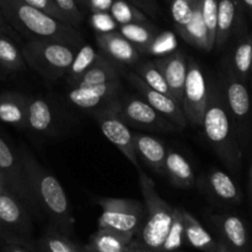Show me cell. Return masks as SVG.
Here are the masks:
<instances>
[{
  "label": "cell",
  "mask_w": 252,
  "mask_h": 252,
  "mask_svg": "<svg viewBox=\"0 0 252 252\" xmlns=\"http://www.w3.org/2000/svg\"><path fill=\"white\" fill-rule=\"evenodd\" d=\"M30 189L42 213L48 217L51 225L71 236L74 217L68 196L56 176L49 174L26 147L19 148Z\"/></svg>",
  "instance_id": "obj_1"
},
{
  "label": "cell",
  "mask_w": 252,
  "mask_h": 252,
  "mask_svg": "<svg viewBox=\"0 0 252 252\" xmlns=\"http://www.w3.org/2000/svg\"><path fill=\"white\" fill-rule=\"evenodd\" d=\"M0 9L12 29L29 39H47L80 47L83 36L74 26L32 6L25 0H0Z\"/></svg>",
  "instance_id": "obj_2"
},
{
  "label": "cell",
  "mask_w": 252,
  "mask_h": 252,
  "mask_svg": "<svg viewBox=\"0 0 252 252\" xmlns=\"http://www.w3.org/2000/svg\"><path fill=\"white\" fill-rule=\"evenodd\" d=\"M203 133L212 149L231 171L241 165V148L231 127V116L226 106L223 88L211 81V93L202 123Z\"/></svg>",
  "instance_id": "obj_3"
},
{
  "label": "cell",
  "mask_w": 252,
  "mask_h": 252,
  "mask_svg": "<svg viewBox=\"0 0 252 252\" xmlns=\"http://www.w3.org/2000/svg\"><path fill=\"white\" fill-rule=\"evenodd\" d=\"M139 174V186L144 202L145 218L139 234L134 238L138 244L152 252H161L174 219L175 207L162 199L154 181L143 171Z\"/></svg>",
  "instance_id": "obj_4"
},
{
  "label": "cell",
  "mask_w": 252,
  "mask_h": 252,
  "mask_svg": "<svg viewBox=\"0 0 252 252\" xmlns=\"http://www.w3.org/2000/svg\"><path fill=\"white\" fill-rule=\"evenodd\" d=\"M79 49L61 42L32 38L22 47L27 65L49 80L66 75Z\"/></svg>",
  "instance_id": "obj_5"
},
{
  "label": "cell",
  "mask_w": 252,
  "mask_h": 252,
  "mask_svg": "<svg viewBox=\"0 0 252 252\" xmlns=\"http://www.w3.org/2000/svg\"><path fill=\"white\" fill-rule=\"evenodd\" d=\"M96 202L102 209L97 220L98 228L132 234L134 238L139 234L145 218L144 202L111 197H101Z\"/></svg>",
  "instance_id": "obj_6"
},
{
  "label": "cell",
  "mask_w": 252,
  "mask_h": 252,
  "mask_svg": "<svg viewBox=\"0 0 252 252\" xmlns=\"http://www.w3.org/2000/svg\"><path fill=\"white\" fill-rule=\"evenodd\" d=\"M118 101H110L106 105L94 111V117L100 126L101 132L106 138L127 158L128 161L138 170L142 171L138 161V155L134 147V135L130 132L129 126L118 115Z\"/></svg>",
  "instance_id": "obj_7"
},
{
  "label": "cell",
  "mask_w": 252,
  "mask_h": 252,
  "mask_svg": "<svg viewBox=\"0 0 252 252\" xmlns=\"http://www.w3.org/2000/svg\"><path fill=\"white\" fill-rule=\"evenodd\" d=\"M211 93V83L203 69L194 59H189V73L184 90L182 110L187 123L194 127H202Z\"/></svg>",
  "instance_id": "obj_8"
},
{
  "label": "cell",
  "mask_w": 252,
  "mask_h": 252,
  "mask_svg": "<svg viewBox=\"0 0 252 252\" xmlns=\"http://www.w3.org/2000/svg\"><path fill=\"white\" fill-rule=\"evenodd\" d=\"M0 171L6 179L11 191L29 208L31 216L39 218L42 212L37 206L30 189L19 149L15 150L11 145L7 144L6 140L1 135H0Z\"/></svg>",
  "instance_id": "obj_9"
},
{
  "label": "cell",
  "mask_w": 252,
  "mask_h": 252,
  "mask_svg": "<svg viewBox=\"0 0 252 252\" xmlns=\"http://www.w3.org/2000/svg\"><path fill=\"white\" fill-rule=\"evenodd\" d=\"M118 115L132 127L154 132H177L181 130L167 118L160 115L143 98L137 96L126 95L118 101Z\"/></svg>",
  "instance_id": "obj_10"
},
{
  "label": "cell",
  "mask_w": 252,
  "mask_h": 252,
  "mask_svg": "<svg viewBox=\"0 0 252 252\" xmlns=\"http://www.w3.org/2000/svg\"><path fill=\"white\" fill-rule=\"evenodd\" d=\"M31 217L29 208L11 189L0 196V231L32 240L33 225Z\"/></svg>",
  "instance_id": "obj_11"
},
{
  "label": "cell",
  "mask_w": 252,
  "mask_h": 252,
  "mask_svg": "<svg viewBox=\"0 0 252 252\" xmlns=\"http://www.w3.org/2000/svg\"><path fill=\"white\" fill-rule=\"evenodd\" d=\"M223 243L230 252H250V233L245 221L236 214H213L209 218Z\"/></svg>",
  "instance_id": "obj_12"
},
{
  "label": "cell",
  "mask_w": 252,
  "mask_h": 252,
  "mask_svg": "<svg viewBox=\"0 0 252 252\" xmlns=\"http://www.w3.org/2000/svg\"><path fill=\"white\" fill-rule=\"evenodd\" d=\"M127 78L130 85L134 89H137L138 93L142 95L143 100L147 101L154 110H157L160 115L167 118L175 126H177L181 130L186 128L187 120L184 113V110L171 96L165 95V94L159 93V91L148 86L140 79V76L137 75L135 73H129Z\"/></svg>",
  "instance_id": "obj_13"
},
{
  "label": "cell",
  "mask_w": 252,
  "mask_h": 252,
  "mask_svg": "<svg viewBox=\"0 0 252 252\" xmlns=\"http://www.w3.org/2000/svg\"><path fill=\"white\" fill-rule=\"evenodd\" d=\"M121 81L94 86H75L69 89L66 97L78 108L95 111L110 101L121 97Z\"/></svg>",
  "instance_id": "obj_14"
},
{
  "label": "cell",
  "mask_w": 252,
  "mask_h": 252,
  "mask_svg": "<svg viewBox=\"0 0 252 252\" xmlns=\"http://www.w3.org/2000/svg\"><path fill=\"white\" fill-rule=\"evenodd\" d=\"M169 85L174 100L182 107L184 90L189 73V58L184 52L175 51L170 54L159 57L154 61Z\"/></svg>",
  "instance_id": "obj_15"
},
{
  "label": "cell",
  "mask_w": 252,
  "mask_h": 252,
  "mask_svg": "<svg viewBox=\"0 0 252 252\" xmlns=\"http://www.w3.org/2000/svg\"><path fill=\"white\" fill-rule=\"evenodd\" d=\"M223 93L231 118L239 123L248 121L251 112V98L246 84L228 68L223 79Z\"/></svg>",
  "instance_id": "obj_16"
},
{
  "label": "cell",
  "mask_w": 252,
  "mask_h": 252,
  "mask_svg": "<svg viewBox=\"0 0 252 252\" xmlns=\"http://www.w3.org/2000/svg\"><path fill=\"white\" fill-rule=\"evenodd\" d=\"M96 43L98 48L115 63L120 64H135L140 58V51L130 43L120 31L110 32V33L96 34Z\"/></svg>",
  "instance_id": "obj_17"
},
{
  "label": "cell",
  "mask_w": 252,
  "mask_h": 252,
  "mask_svg": "<svg viewBox=\"0 0 252 252\" xmlns=\"http://www.w3.org/2000/svg\"><path fill=\"white\" fill-rule=\"evenodd\" d=\"M134 147L138 158L145 162L150 170L165 176V161L169 149L158 138L143 133H133Z\"/></svg>",
  "instance_id": "obj_18"
},
{
  "label": "cell",
  "mask_w": 252,
  "mask_h": 252,
  "mask_svg": "<svg viewBox=\"0 0 252 252\" xmlns=\"http://www.w3.org/2000/svg\"><path fill=\"white\" fill-rule=\"evenodd\" d=\"M29 96L16 91L0 94V122L14 126L19 129L27 128Z\"/></svg>",
  "instance_id": "obj_19"
},
{
  "label": "cell",
  "mask_w": 252,
  "mask_h": 252,
  "mask_svg": "<svg viewBox=\"0 0 252 252\" xmlns=\"http://www.w3.org/2000/svg\"><path fill=\"white\" fill-rule=\"evenodd\" d=\"M204 189L219 202L228 204H240L243 194L231 176L219 169H212L204 177Z\"/></svg>",
  "instance_id": "obj_20"
},
{
  "label": "cell",
  "mask_w": 252,
  "mask_h": 252,
  "mask_svg": "<svg viewBox=\"0 0 252 252\" xmlns=\"http://www.w3.org/2000/svg\"><path fill=\"white\" fill-rule=\"evenodd\" d=\"M243 6L241 0H219L216 47H223L238 29L243 19Z\"/></svg>",
  "instance_id": "obj_21"
},
{
  "label": "cell",
  "mask_w": 252,
  "mask_h": 252,
  "mask_svg": "<svg viewBox=\"0 0 252 252\" xmlns=\"http://www.w3.org/2000/svg\"><path fill=\"white\" fill-rule=\"evenodd\" d=\"M133 240L134 235L132 234L98 228L84 248L86 252H127Z\"/></svg>",
  "instance_id": "obj_22"
},
{
  "label": "cell",
  "mask_w": 252,
  "mask_h": 252,
  "mask_svg": "<svg viewBox=\"0 0 252 252\" xmlns=\"http://www.w3.org/2000/svg\"><path fill=\"white\" fill-rule=\"evenodd\" d=\"M165 176L177 189H191L194 184V172L189 160L175 150H169L165 161Z\"/></svg>",
  "instance_id": "obj_23"
},
{
  "label": "cell",
  "mask_w": 252,
  "mask_h": 252,
  "mask_svg": "<svg viewBox=\"0 0 252 252\" xmlns=\"http://www.w3.org/2000/svg\"><path fill=\"white\" fill-rule=\"evenodd\" d=\"M185 239L189 245L203 252H217L219 241L211 235L201 221L184 209Z\"/></svg>",
  "instance_id": "obj_24"
},
{
  "label": "cell",
  "mask_w": 252,
  "mask_h": 252,
  "mask_svg": "<svg viewBox=\"0 0 252 252\" xmlns=\"http://www.w3.org/2000/svg\"><path fill=\"white\" fill-rule=\"evenodd\" d=\"M53 110L43 97L29 96L27 128L37 134H48L53 128Z\"/></svg>",
  "instance_id": "obj_25"
},
{
  "label": "cell",
  "mask_w": 252,
  "mask_h": 252,
  "mask_svg": "<svg viewBox=\"0 0 252 252\" xmlns=\"http://www.w3.org/2000/svg\"><path fill=\"white\" fill-rule=\"evenodd\" d=\"M113 81H120V71H118L117 65L107 57L100 54L95 63L84 74L81 80L75 86L102 85V84L113 83Z\"/></svg>",
  "instance_id": "obj_26"
},
{
  "label": "cell",
  "mask_w": 252,
  "mask_h": 252,
  "mask_svg": "<svg viewBox=\"0 0 252 252\" xmlns=\"http://www.w3.org/2000/svg\"><path fill=\"white\" fill-rule=\"evenodd\" d=\"M36 243L39 252H85L84 245L75 243L71 236L52 225L43 231Z\"/></svg>",
  "instance_id": "obj_27"
},
{
  "label": "cell",
  "mask_w": 252,
  "mask_h": 252,
  "mask_svg": "<svg viewBox=\"0 0 252 252\" xmlns=\"http://www.w3.org/2000/svg\"><path fill=\"white\" fill-rule=\"evenodd\" d=\"M26 61L14 38L0 32V73L15 74L24 70Z\"/></svg>",
  "instance_id": "obj_28"
},
{
  "label": "cell",
  "mask_w": 252,
  "mask_h": 252,
  "mask_svg": "<svg viewBox=\"0 0 252 252\" xmlns=\"http://www.w3.org/2000/svg\"><path fill=\"white\" fill-rule=\"evenodd\" d=\"M182 39L189 43L191 46L196 47V48L203 49L206 52H211L209 48V38H208V32H207L206 25H204L203 16H202V9H201V0L197 4L196 9H194L193 16H192L189 24L177 32Z\"/></svg>",
  "instance_id": "obj_29"
},
{
  "label": "cell",
  "mask_w": 252,
  "mask_h": 252,
  "mask_svg": "<svg viewBox=\"0 0 252 252\" xmlns=\"http://www.w3.org/2000/svg\"><path fill=\"white\" fill-rule=\"evenodd\" d=\"M229 68L245 83L250 73H252V36L246 34L239 41L231 54V62Z\"/></svg>",
  "instance_id": "obj_30"
},
{
  "label": "cell",
  "mask_w": 252,
  "mask_h": 252,
  "mask_svg": "<svg viewBox=\"0 0 252 252\" xmlns=\"http://www.w3.org/2000/svg\"><path fill=\"white\" fill-rule=\"evenodd\" d=\"M121 34L126 37L130 43L134 44L140 52H149L159 34L158 31L148 24H129L122 25L118 29Z\"/></svg>",
  "instance_id": "obj_31"
},
{
  "label": "cell",
  "mask_w": 252,
  "mask_h": 252,
  "mask_svg": "<svg viewBox=\"0 0 252 252\" xmlns=\"http://www.w3.org/2000/svg\"><path fill=\"white\" fill-rule=\"evenodd\" d=\"M98 56L100 54L90 44H84L79 48L78 53H76L75 58H74L73 63H71L70 68L65 75L66 84L69 85V88H74L75 85H78L84 74L91 68V65L95 63Z\"/></svg>",
  "instance_id": "obj_32"
},
{
  "label": "cell",
  "mask_w": 252,
  "mask_h": 252,
  "mask_svg": "<svg viewBox=\"0 0 252 252\" xmlns=\"http://www.w3.org/2000/svg\"><path fill=\"white\" fill-rule=\"evenodd\" d=\"M110 14L118 26L129 24H148L147 15L127 0H113Z\"/></svg>",
  "instance_id": "obj_33"
},
{
  "label": "cell",
  "mask_w": 252,
  "mask_h": 252,
  "mask_svg": "<svg viewBox=\"0 0 252 252\" xmlns=\"http://www.w3.org/2000/svg\"><path fill=\"white\" fill-rule=\"evenodd\" d=\"M135 74L140 76L143 81L150 86L154 90L159 91V93L165 94L167 96H171L172 94L170 91L169 85H167L166 80H165L164 75L161 71L159 70L157 65H155L154 61H145L143 63L138 64L137 69H135ZM174 98V97H172Z\"/></svg>",
  "instance_id": "obj_34"
},
{
  "label": "cell",
  "mask_w": 252,
  "mask_h": 252,
  "mask_svg": "<svg viewBox=\"0 0 252 252\" xmlns=\"http://www.w3.org/2000/svg\"><path fill=\"white\" fill-rule=\"evenodd\" d=\"M185 243H186V239H185L184 208L175 207L171 228L167 234L166 241L162 246L161 252H177V250L184 246Z\"/></svg>",
  "instance_id": "obj_35"
},
{
  "label": "cell",
  "mask_w": 252,
  "mask_h": 252,
  "mask_svg": "<svg viewBox=\"0 0 252 252\" xmlns=\"http://www.w3.org/2000/svg\"><path fill=\"white\" fill-rule=\"evenodd\" d=\"M198 2L199 0H171L170 10L177 32L184 30L189 24Z\"/></svg>",
  "instance_id": "obj_36"
},
{
  "label": "cell",
  "mask_w": 252,
  "mask_h": 252,
  "mask_svg": "<svg viewBox=\"0 0 252 252\" xmlns=\"http://www.w3.org/2000/svg\"><path fill=\"white\" fill-rule=\"evenodd\" d=\"M218 6L219 0H201L202 16L209 38V48L211 51L216 48L217 29H218Z\"/></svg>",
  "instance_id": "obj_37"
},
{
  "label": "cell",
  "mask_w": 252,
  "mask_h": 252,
  "mask_svg": "<svg viewBox=\"0 0 252 252\" xmlns=\"http://www.w3.org/2000/svg\"><path fill=\"white\" fill-rule=\"evenodd\" d=\"M0 252H39L33 240L19 238L7 231H0Z\"/></svg>",
  "instance_id": "obj_38"
},
{
  "label": "cell",
  "mask_w": 252,
  "mask_h": 252,
  "mask_svg": "<svg viewBox=\"0 0 252 252\" xmlns=\"http://www.w3.org/2000/svg\"><path fill=\"white\" fill-rule=\"evenodd\" d=\"M53 1L59 7V10L63 12L64 16L68 19V22L71 26L76 29L83 22L84 14L76 0H53Z\"/></svg>",
  "instance_id": "obj_39"
},
{
  "label": "cell",
  "mask_w": 252,
  "mask_h": 252,
  "mask_svg": "<svg viewBox=\"0 0 252 252\" xmlns=\"http://www.w3.org/2000/svg\"><path fill=\"white\" fill-rule=\"evenodd\" d=\"M90 24L97 33H110L118 31L120 26L110 12H95L91 15Z\"/></svg>",
  "instance_id": "obj_40"
},
{
  "label": "cell",
  "mask_w": 252,
  "mask_h": 252,
  "mask_svg": "<svg viewBox=\"0 0 252 252\" xmlns=\"http://www.w3.org/2000/svg\"><path fill=\"white\" fill-rule=\"evenodd\" d=\"M25 1L29 2L30 5H32V6L37 7V9L42 10L43 12L48 14L49 16L54 17V19L64 22V24L70 25L68 22V19L64 16L63 12H62L61 10H59V7L54 4L53 0H25Z\"/></svg>",
  "instance_id": "obj_41"
},
{
  "label": "cell",
  "mask_w": 252,
  "mask_h": 252,
  "mask_svg": "<svg viewBox=\"0 0 252 252\" xmlns=\"http://www.w3.org/2000/svg\"><path fill=\"white\" fill-rule=\"evenodd\" d=\"M132 5L150 16H157L158 5L155 0H127Z\"/></svg>",
  "instance_id": "obj_42"
},
{
  "label": "cell",
  "mask_w": 252,
  "mask_h": 252,
  "mask_svg": "<svg viewBox=\"0 0 252 252\" xmlns=\"http://www.w3.org/2000/svg\"><path fill=\"white\" fill-rule=\"evenodd\" d=\"M113 0H89V10L95 12H110Z\"/></svg>",
  "instance_id": "obj_43"
},
{
  "label": "cell",
  "mask_w": 252,
  "mask_h": 252,
  "mask_svg": "<svg viewBox=\"0 0 252 252\" xmlns=\"http://www.w3.org/2000/svg\"><path fill=\"white\" fill-rule=\"evenodd\" d=\"M0 32L7 34V36H10L11 38H14V39H17V37H19L17 32L15 31L14 29H12L11 25L7 22L6 19H5V16H4V14H2L1 9H0Z\"/></svg>",
  "instance_id": "obj_44"
},
{
  "label": "cell",
  "mask_w": 252,
  "mask_h": 252,
  "mask_svg": "<svg viewBox=\"0 0 252 252\" xmlns=\"http://www.w3.org/2000/svg\"><path fill=\"white\" fill-rule=\"evenodd\" d=\"M127 252H152V251L147 250V249L143 248V246L140 245V244H138L137 241L133 240L132 244H130V245H129V248H128Z\"/></svg>",
  "instance_id": "obj_45"
},
{
  "label": "cell",
  "mask_w": 252,
  "mask_h": 252,
  "mask_svg": "<svg viewBox=\"0 0 252 252\" xmlns=\"http://www.w3.org/2000/svg\"><path fill=\"white\" fill-rule=\"evenodd\" d=\"M9 189H10L9 184H7L6 179H5V176L2 175V172L0 171V196H1L2 193H5L6 191H9Z\"/></svg>",
  "instance_id": "obj_46"
},
{
  "label": "cell",
  "mask_w": 252,
  "mask_h": 252,
  "mask_svg": "<svg viewBox=\"0 0 252 252\" xmlns=\"http://www.w3.org/2000/svg\"><path fill=\"white\" fill-rule=\"evenodd\" d=\"M249 197H250V206L252 212V162L250 167V180H249Z\"/></svg>",
  "instance_id": "obj_47"
},
{
  "label": "cell",
  "mask_w": 252,
  "mask_h": 252,
  "mask_svg": "<svg viewBox=\"0 0 252 252\" xmlns=\"http://www.w3.org/2000/svg\"><path fill=\"white\" fill-rule=\"evenodd\" d=\"M241 2H243L244 6H245L252 15V0H241Z\"/></svg>",
  "instance_id": "obj_48"
},
{
  "label": "cell",
  "mask_w": 252,
  "mask_h": 252,
  "mask_svg": "<svg viewBox=\"0 0 252 252\" xmlns=\"http://www.w3.org/2000/svg\"><path fill=\"white\" fill-rule=\"evenodd\" d=\"M76 2L80 7L89 10V0H76Z\"/></svg>",
  "instance_id": "obj_49"
},
{
  "label": "cell",
  "mask_w": 252,
  "mask_h": 252,
  "mask_svg": "<svg viewBox=\"0 0 252 252\" xmlns=\"http://www.w3.org/2000/svg\"><path fill=\"white\" fill-rule=\"evenodd\" d=\"M217 252H230V251L226 249V246L224 245L223 243H220V241H219V246H218V250H217Z\"/></svg>",
  "instance_id": "obj_50"
},
{
  "label": "cell",
  "mask_w": 252,
  "mask_h": 252,
  "mask_svg": "<svg viewBox=\"0 0 252 252\" xmlns=\"http://www.w3.org/2000/svg\"><path fill=\"white\" fill-rule=\"evenodd\" d=\"M84 249H85V248H84ZM85 252H86V250H85Z\"/></svg>",
  "instance_id": "obj_51"
}]
</instances>
